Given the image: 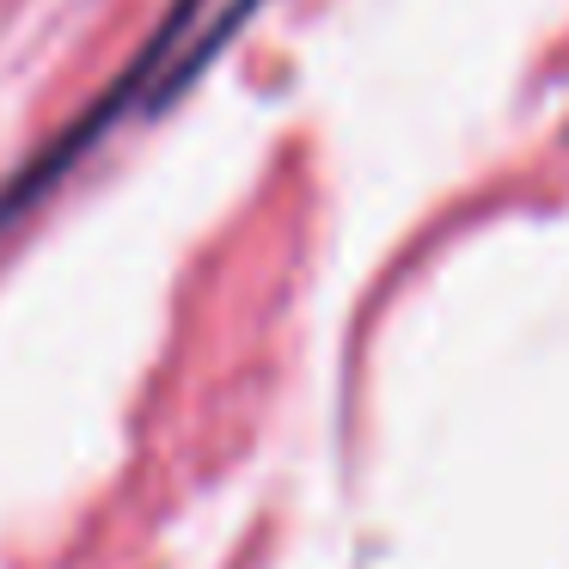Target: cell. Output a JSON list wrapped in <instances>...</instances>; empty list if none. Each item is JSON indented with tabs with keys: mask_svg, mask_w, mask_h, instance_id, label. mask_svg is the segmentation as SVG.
Masks as SVG:
<instances>
[{
	"mask_svg": "<svg viewBox=\"0 0 569 569\" xmlns=\"http://www.w3.org/2000/svg\"><path fill=\"white\" fill-rule=\"evenodd\" d=\"M190 19H197V0H178V7H172V19H166V26L153 31V38L141 43V50H136V62H129L123 74H117L111 87L99 92V104H92V111L80 117L74 129H62V136H56L50 148H43L38 160L26 166V172L13 178V184L0 190V233H7V227H13L19 214H31V209H38V202L56 190V178H68V172H74V166L87 160V148H99V136L117 123V117H129V104H136V99H148V104H153V87H160V74L172 68V56L184 50Z\"/></svg>",
	"mask_w": 569,
	"mask_h": 569,
	"instance_id": "cell-1",
	"label": "cell"
},
{
	"mask_svg": "<svg viewBox=\"0 0 569 569\" xmlns=\"http://www.w3.org/2000/svg\"><path fill=\"white\" fill-rule=\"evenodd\" d=\"M251 13H258V0H227L221 13H214V26H209V31H202V38H197V43H190V50H178V56H172V68H166V74H160V87H153V104H172V99H178V92H184V87H190V80H197V74H202V68H209V62H214V56H221V43H227V38H233V31H239V26H246V19H251Z\"/></svg>",
	"mask_w": 569,
	"mask_h": 569,
	"instance_id": "cell-2",
	"label": "cell"
}]
</instances>
